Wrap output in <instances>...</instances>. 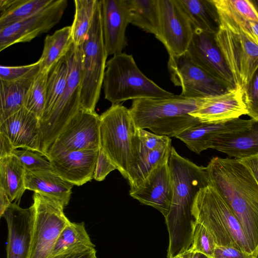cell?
<instances>
[{
  "mask_svg": "<svg viewBox=\"0 0 258 258\" xmlns=\"http://www.w3.org/2000/svg\"><path fill=\"white\" fill-rule=\"evenodd\" d=\"M172 147L170 138L137 128L127 179L130 189L136 188L159 165L168 161Z\"/></svg>",
  "mask_w": 258,
  "mask_h": 258,
  "instance_id": "obj_11",
  "label": "cell"
},
{
  "mask_svg": "<svg viewBox=\"0 0 258 258\" xmlns=\"http://www.w3.org/2000/svg\"><path fill=\"white\" fill-rule=\"evenodd\" d=\"M213 258H254V254L233 247L216 245Z\"/></svg>",
  "mask_w": 258,
  "mask_h": 258,
  "instance_id": "obj_42",
  "label": "cell"
},
{
  "mask_svg": "<svg viewBox=\"0 0 258 258\" xmlns=\"http://www.w3.org/2000/svg\"><path fill=\"white\" fill-rule=\"evenodd\" d=\"M99 150L60 153L49 158L53 171L74 185L81 186L94 177Z\"/></svg>",
  "mask_w": 258,
  "mask_h": 258,
  "instance_id": "obj_21",
  "label": "cell"
},
{
  "mask_svg": "<svg viewBox=\"0 0 258 258\" xmlns=\"http://www.w3.org/2000/svg\"><path fill=\"white\" fill-rule=\"evenodd\" d=\"M35 63L21 66H0V81H12L20 79L30 72L38 64Z\"/></svg>",
  "mask_w": 258,
  "mask_h": 258,
  "instance_id": "obj_40",
  "label": "cell"
},
{
  "mask_svg": "<svg viewBox=\"0 0 258 258\" xmlns=\"http://www.w3.org/2000/svg\"><path fill=\"white\" fill-rule=\"evenodd\" d=\"M81 48V108L94 111L103 85L108 56L102 34L99 0L90 29Z\"/></svg>",
  "mask_w": 258,
  "mask_h": 258,
  "instance_id": "obj_8",
  "label": "cell"
},
{
  "mask_svg": "<svg viewBox=\"0 0 258 258\" xmlns=\"http://www.w3.org/2000/svg\"><path fill=\"white\" fill-rule=\"evenodd\" d=\"M53 0H0V29L22 21Z\"/></svg>",
  "mask_w": 258,
  "mask_h": 258,
  "instance_id": "obj_30",
  "label": "cell"
},
{
  "mask_svg": "<svg viewBox=\"0 0 258 258\" xmlns=\"http://www.w3.org/2000/svg\"><path fill=\"white\" fill-rule=\"evenodd\" d=\"M258 12V0H250Z\"/></svg>",
  "mask_w": 258,
  "mask_h": 258,
  "instance_id": "obj_49",
  "label": "cell"
},
{
  "mask_svg": "<svg viewBox=\"0 0 258 258\" xmlns=\"http://www.w3.org/2000/svg\"><path fill=\"white\" fill-rule=\"evenodd\" d=\"M216 245L213 237L208 229L202 224L196 222L192 243L189 249L192 251L202 253L213 258Z\"/></svg>",
  "mask_w": 258,
  "mask_h": 258,
  "instance_id": "obj_37",
  "label": "cell"
},
{
  "mask_svg": "<svg viewBox=\"0 0 258 258\" xmlns=\"http://www.w3.org/2000/svg\"><path fill=\"white\" fill-rule=\"evenodd\" d=\"M206 168L215 188L238 220L250 250L258 245V183L237 158H213Z\"/></svg>",
  "mask_w": 258,
  "mask_h": 258,
  "instance_id": "obj_2",
  "label": "cell"
},
{
  "mask_svg": "<svg viewBox=\"0 0 258 258\" xmlns=\"http://www.w3.org/2000/svg\"><path fill=\"white\" fill-rule=\"evenodd\" d=\"M240 159L258 153V121L244 131L225 134L215 138L211 148Z\"/></svg>",
  "mask_w": 258,
  "mask_h": 258,
  "instance_id": "obj_26",
  "label": "cell"
},
{
  "mask_svg": "<svg viewBox=\"0 0 258 258\" xmlns=\"http://www.w3.org/2000/svg\"><path fill=\"white\" fill-rule=\"evenodd\" d=\"M191 250L189 249L188 250L180 253L179 254L172 258H189Z\"/></svg>",
  "mask_w": 258,
  "mask_h": 258,
  "instance_id": "obj_48",
  "label": "cell"
},
{
  "mask_svg": "<svg viewBox=\"0 0 258 258\" xmlns=\"http://www.w3.org/2000/svg\"><path fill=\"white\" fill-rule=\"evenodd\" d=\"M192 61L228 89L236 88L233 77L215 39V34L195 30L187 50Z\"/></svg>",
  "mask_w": 258,
  "mask_h": 258,
  "instance_id": "obj_16",
  "label": "cell"
},
{
  "mask_svg": "<svg viewBox=\"0 0 258 258\" xmlns=\"http://www.w3.org/2000/svg\"><path fill=\"white\" fill-rule=\"evenodd\" d=\"M0 134L8 139L15 149L39 152V119L24 107L0 123Z\"/></svg>",
  "mask_w": 258,
  "mask_h": 258,
  "instance_id": "obj_23",
  "label": "cell"
},
{
  "mask_svg": "<svg viewBox=\"0 0 258 258\" xmlns=\"http://www.w3.org/2000/svg\"><path fill=\"white\" fill-rule=\"evenodd\" d=\"M172 185V199L165 218L169 234L167 258L191 247L196 221L192 210L197 194L209 185L206 168L180 155L172 147L168 160Z\"/></svg>",
  "mask_w": 258,
  "mask_h": 258,
  "instance_id": "obj_1",
  "label": "cell"
},
{
  "mask_svg": "<svg viewBox=\"0 0 258 258\" xmlns=\"http://www.w3.org/2000/svg\"><path fill=\"white\" fill-rule=\"evenodd\" d=\"M115 169H116L115 166L102 149L99 148L93 178L96 181H102L110 172Z\"/></svg>",
  "mask_w": 258,
  "mask_h": 258,
  "instance_id": "obj_41",
  "label": "cell"
},
{
  "mask_svg": "<svg viewBox=\"0 0 258 258\" xmlns=\"http://www.w3.org/2000/svg\"><path fill=\"white\" fill-rule=\"evenodd\" d=\"M12 155L18 159L25 170L52 169L49 160L38 152L25 149H15Z\"/></svg>",
  "mask_w": 258,
  "mask_h": 258,
  "instance_id": "obj_38",
  "label": "cell"
},
{
  "mask_svg": "<svg viewBox=\"0 0 258 258\" xmlns=\"http://www.w3.org/2000/svg\"><path fill=\"white\" fill-rule=\"evenodd\" d=\"M69 70L65 89L50 112L39 120V153L47 151L72 117L81 109V48L73 43L66 53Z\"/></svg>",
  "mask_w": 258,
  "mask_h": 258,
  "instance_id": "obj_6",
  "label": "cell"
},
{
  "mask_svg": "<svg viewBox=\"0 0 258 258\" xmlns=\"http://www.w3.org/2000/svg\"><path fill=\"white\" fill-rule=\"evenodd\" d=\"M67 0H53L30 17L0 29V51L16 43L29 42L50 30L60 21Z\"/></svg>",
  "mask_w": 258,
  "mask_h": 258,
  "instance_id": "obj_15",
  "label": "cell"
},
{
  "mask_svg": "<svg viewBox=\"0 0 258 258\" xmlns=\"http://www.w3.org/2000/svg\"><path fill=\"white\" fill-rule=\"evenodd\" d=\"M101 26L107 55L122 52L127 45L126 29L131 21L126 0H99Z\"/></svg>",
  "mask_w": 258,
  "mask_h": 258,
  "instance_id": "obj_17",
  "label": "cell"
},
{
  "mask_svg": "<svg viewBox=\"0 0 258 258\" xmlns=\"http://www.w3.org/2000/svg\"><path fill=\"white\" fill-rule=\"evenodd\" d=\"M219 15L220 26L239 33L258 45V22L247 18L229 7L225 0H212Z\"/></svg>",
  "mask_w": 258,
  "mask_h": 258,
  "instance_id": "obj_32",
  "label": "cell"
},
{
  "mask_svg": "<svg viewBox=\"0 0 258 258\" xmlns=\"http://www.w3.org/2000/svg\"><path fill=\"white\" fill-rule=\"evenodd\" d=\"M24 182L26 189L50 198L64 208L69 203L74 184L62 179L52 169H25Z\"/></svg>",
  "mask_w": 258,
  "mask_h": 258,
  "instance_id": "obj_24",
  "label": "cell"
},
{
  "mask_svg": "<svg viewBox=\"0 0 258 258\" xmlns=\"http://www.w3.org/2000/svg\"><path fill=\"white\" fill-rule=\"evenodd\" d=\"M25 169L13 155L0 158V187L8 194L12 203L19 204L26 189L24 182Z\"/></svg>",
  "mask_w": 258,
  "mask_h": 258,
  "instance_id": "obj_28",
  "label": "cell"
},
{
  "mask_svg": "<svg viewBox=\"0 0 258 258\" xmlns=\"http://www.w3.org/2000/svg\"><path fill=\"white\" fill-rule=\"evenodd\" d=\"M137 128L130 109L120 104H112L100 115V148L126 179Z\"/></svg>",
  "mask_w": 258,
  "mask_h": 258,
  "instance_id": "obj_7",
  "label": "cell"
},
{
  "mask_svg": "<svg viewBox=\"0 0 258 258\" xmlns=\"http://www.w3.org/2000/svg\"><path fill=\"white\" fill-rule=\"evenodd\" d=\"M98 0L74 1L75 13L71 26L73 43L81 46L90 29Z\"/></svg>",
  "mask_w": 258,
  "mask_h": 258,
  "instance_id": "obj_35",
  "label": "cell"
},
{
  "mask_svg": "<svg viewBox=\"0 0 258 258\" xmlns=\"http://www.w3.org/2000/svg\"><path fill=\"white\" fill-rule=\"evenodd\" d=\"M215 39L236 87L243 92L258 68V45L245 35L221 26Z\"/></svg>",
  "mask_w": 258,
  "mask_h": 258,
  "instance_id": "obj_10",
  "label": "cell"
},
{
  "mask_svg": "<svg viewBox=\"0 0 258 258\" xmlns=\"http://www.w3.org/2000/svg\"><path fill=\"white\" fill-rule=\"evenodd\" d=\"M48 72L39 71L26 95L24 107L41 118L46 101V84Z\"/></svg>",
  "mask_w": 258,
  "mask_h": 258,
  "instance_id": "obj_36",
  "label": "cell"
},
{
  "mask_svg": "<svg viewBox=\"0 0 258 258\" xmlns=\"http://www.w3.org/2000/svg\"><path fill=\"white\" fill-rule=\"evenodd\" d=\"M195 30L216 34L220 27L217 10L212 0H179Z\"/></svg>",
  "mask_w": 258,
  "mask_h": 258,
  "instance_id": "obj_27",
  "label": "cell"
},
{
  "mask_svg": "<svg viewBox=\"0 0 258 258\" xmlns=\"http://www.w3.org/2000/svg\"><path fill=\"white\" fill-rule=\"evenodd\" d=\"M15 150L8 139L0 134V158L12 155Z\"/></svg>",
  "mask_w": 258,
  "mask_h": 258,
  "instance_id": "obj_45",
  "label": "cell"
},
{
  "mask_svg": "<svg viewBox=\"0 0 258 258\" xmlns=\"http://www.w3.org/2000/svg\"><path fill=\"white\" fill-rule=\"evenodd\" d=\"M192 213L196 222L208 229L217 245L252 253L238 220L213 186L209 185L199 191Z\"/></svg>",
  "mask_w": 258,
  "mask_h": 258,
  "instance_id": "obj_5",
  "label": "cell"
},
{
  "mask_svg": "<svg viewBox=\"0 0 258 258\" xmlns=\"http://www.w3.org/2000/svg\"><path fill=\"white\" fill-rule=\"evenodd\" d=\"M204 99L180 95L138 99L133 100L129 109L137 128L170 138L201 122L190 113L201 106Z\"/></svg>",
  "mask_w": 258,
  "mask_h": 258,
  "instance_id": "obj_3",
  "label": "cell"
},
{
  "mask_svg": "<svg viewBox=\"0 0 258 258\" xmlns=\"http://www.w3.org/2000/svg\"><path fill=\"white\" fill-rule=\"evenodd\" d=\"M24 77L12 81H0V123L23 107L27 93L40 71V63Z\"/></svg>",
  "mask_w": 258,
  "mask_h": 258,
  "instance_id": "obj_25",
  "label": "cell"
},
{
  "mask_svg": "<svg viewBox=\"0 0 258 258\" xmlns=\"http://www.w3.org/2000/svg\"><path fill=\"white\" fill-rule=\"evenodd\" d=\"M130 13V24L156 37L159 32L158 0H126Z\"/></svg>",
  "mask_w": 258,
  "mask_h": 258,
  "instance_id": "obj_31",
  "label": "cell"
},
{
  "mask_svg": "<svg viewBox=\"0 0 258 258\" xmlns=\"http://www.w3.org/2000/svg\"><path fill=\"white\" fill-rule=\"evenodd\" d=\"M254 120L239 118L220 122H200L177 135L188 148L199 154L211 148L212 141L217 137L228 133H237L249 129Z\"/></svg>",
  "mask_w": 258,
  "mask_h": 258,
  "instance_id": "obj_22",
  "label": "cell"
},
{
  "mask_svg": "<svg viewBox=\"0 0 258 258\" xmlns=\"http://www.w3.org/2000/svg\"><path fill=\"white\" fill-rule=\"evenodd\" d=\"M190 250L191 252L189 258H211L202 253L194 252L191 249Z\"/></svg>",
  "mask_w": 258,
  "mask_h": 258,
  "instance_id": "obj_47",
  "label": "cell"
},
{
  "mask_svg": "<svg viewBox=\"0 0 258 258\" xmlns=\"http://www.w3.org/2000/svg\"><path fill=\"white\" fill-rule=\"evenodd\" d=\"M201 122H220L248 114L242 90L231 89L220 95L205 98L201 106L190 113Z\"/></svg>",
  "mask_w": 258,
  "mask_h": 258,
  "instance_id": "obj_20",
  "label": "cell"
},
{
  "mask_svg": "<svg viewBox=\"0 0 258 258\" xmlns=\"http://www.w3.org/2000/svg\"><path fill=\"white\" fill-rule=\"evenodd\" d=\"M159 32L156 37L169 55L187 52L194 29L179 0H158Z\"/></svg>",
  "mask_w": 258,
  "mask_h": 258,
  "instance_id": "obj_14",
  "label": "cell"
},
{
  "mask_svg": "<svg viewBox=\"0 0 258 258\" xmlns=\"http://www.w3.org/2000/svg\"><path fill=\"white\" fill-rule=\"evenodd\" d=\"M100 115L81 108L69 121L49 148L47 159L60 153L99 150Z\"/></svg>",
  "mask_w": 258,
  "mask_h": 258,
  "instance_id": "obj_13",
  "label": "cell"
},
{
  "mask_svg": "<svg viewBox=\"0 0 258 258\" xmlns=\"http://www.w3.org/2000/svg\"><path fill=\"white\" fill-rule=\"evenodd\" d=\"M69 70V62L66 54L48 71L46 84V101L41 118L50 112L62 95L66 86Z\"/></svg>",
  "mask_w": 258,
  "mask_h": 258,
  "instance_id": "obj_33",
  "label": "cell"
},
{
  "mask_svg": "<svg viewBox=\"0 0 258 258\" xmlns=\"http://www.w3.org/2000/svg\"><path fill=\"white\" fill-rule=\"evenodd\" d=\"M243 94L247 115L258 121V68L243 90Z\"/></svg>",
  "mask_w": 258,
  "mask_h": 258,
  "instance_id": "obj_39",
  "label": "cell"
},
{
  "mask_svg": "<svg viewBox=\"0 0 258 258\" xmlns=\"http://www.w3.org/2000/svg\"><path fill=\"white\" fill-rule=\"evenodd\" d=\"M71 26H68L47 35L44 42L42 54L38 60L40 70L48 72L66 55L72 44Z\"/></svg>",
  "mask_w": 258,
  "mask_h": 258,
  "instance_id": "obj_29",
  "label": "cell"
},
{
  "mask_svg": "<svg viewBox=\"0 0 258 258\" xmlns=\"http://www.w3.org/2000/svg\"><path fill=\"white\" fill-rule=\"evenodd\" d=\"M254 258H258V245L254 252Z\"/></svg>",
  "mask_w": 258,
  "mask_h": 258,
  "instance_id": "obj_50",
  "label": "cell"
},
{
  "mask_svg": "<svg viewBox=\"0 0 258 258\" xmlns=\"http://www.w3.org/2000/svg\"><path fill=\"white\" fill-rule=\"evenodd\" d=\"M33 199L34 214L29 258H49L59 234L70 221L57 202L35 192Z\"/></svg>",
  "mask_w": 258,
  "mask_h": 258,
  "instance_id": "obj_9",
  "label": "cell"
},
{
  "mask_svg": "<svg viewBox=\"0 0 258 258\" xmlns=\"http://www.w3.org/2000/svg\"><path fill=\"white\" fill-rule=\"evenodd\" d=\"M238 159L249 169L258 183V153Z\"/></svg>",
  "mask_w": 258,
  "mask_h": 258,
  "instance_id": "obj_44",
  "label": "cell"
},
{
  "mask_svg": "<svg viewBox=\"0 0 258 258\" xmlns=\"http://www.w3.org/2000/svg\"><path fill=\"white\" fill-rule=\"evenodd\" d=\"M11 202L6 191L2 187H0V216L2 217L3 214L8 207L11 204Z\"/></svg>",
  "mask_w": 258,
  "mask_h": 258,
  "instance_id": "obj_46",
  "label": "cell"
},
{
  "mask_svg": "<svg viewBox=\"0 0 258 258\" xmlns=\"http://www.w3.org/2000/svg\"><path fill=\"white\" fill-rule=\"evenodd\" d=\"M51 258H97L95 246H85L68 250Z\"/></svg>",
  "mask_w": 258,
  "mask_h": 258,
  "instance_id": "obj_43",
  "label": "cell"
},
{
  "mask_svg": "<svg viewBox=\"0 0 258 258\" xmlns=\"http://www.w3.org/2000/svg\"><path fill=\"white\" fill-rule=\"evenodd\" d=\"M34 207L22 208L11 203L2 217L8 227L7 258H29L30 252Z\"/></svg>",
  "mask_w": 258,
  "mask_h": 258,
  "instance_id": "obj_18",
  "label": "cell"
},
{
  "mask_svg": "<svg viewBox=\"0 0 258 258\" xmlns=\"http://www.w3.org/2000/svg\"><path fill=\"white\" fill-rule=\"evenodd\" d=\"M171 82L181 88L180 95L190 98H205L222 94L226 86L195 63L188 53L169 55L167 63Z\"/></svg>",
  "mask_w": 258,
  "mask_h": 258,
  "instance_id": "obj_12",
  "label": "cell"
},
{
  "mask_svg": "<svg viewBox=\"0 0 258 258\" xmlns=\"http://www.w3.org/2000/svg\"><path fill=\"white\" fill-rule=\"evenodd\" d=\"M129 194L142 204L157 209L165 218L173 195L168 161L159 165L136 188L130 189Z\"/></svg>",
  "mask_w": 258,
  "mask_h": 258,
  "instance_id": "obj_19",
  "label": "cell"
},
{
  "mask_svg": "<svg viewBox=\"0 0 258 258\" xmlns=\"http://www.w3.org/2000/svg\"><path fill=\"white\" fill-rule=\"evenodd\" d=\"M85 246H95L87 233L84 222H70L59 234L49 258L68 250Z\"/></svg>",
  "mask_w": 258,
  "mask_h": 258,
  "instance_id": "obj_34",
  "label": "cell"
},
{
  "mask_svg": "<svg viewBox=\"0 0 258 258\" xmlns=\"http://www.w3.org/2000/svg\"><path fill=\"white\" fill-rule=\"evenodd\" d=\"M102 87L105 98L112 104L128 100L174 95L146 76L133 55L124 52L113 55L106 62Z\"/></svg>",
  "mask_w": 258,
  "mask_h": 258,
  "instance_id": "obj_4",
  "label": "cell"
}]
</instances>
